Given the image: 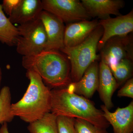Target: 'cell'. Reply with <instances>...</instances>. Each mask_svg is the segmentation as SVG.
Masks as SVG:
<instances>
[{"instance_id": "18", "label": "cell", "mask_w": 133, "mask_h": 133, "mask_svg": "<svg viewBox=\"0 0 133 133\" xmlns=\"http://www.w3.org/2000/svg\"><path fill=\"white\" fill-rule=\"evenodd\" d=\"M109 67L119 86L131 78L133 72V60L122 59L116 64Z\"/></svg>"}, {"instance_id": "9", "label": "cell", "mask_w": 133, "mask_h": 133, "mask_svg": "<svg viewBox=\"0 0 133 133\" xmlns=\"http://www.w3.org/2000/svg\"><path fill=\"white\" fill-rule=\"evenodd\" d=\"M39 18L43 24L47 35V44L44 50H61L64 47V23L57 17L44 10L41 12Z\"/></svg>"}, {"instance_id": "5", "label": "cell", "mask_w": 133, "mask_h": 133, "mask_svg": "<svg viewBox=\"0 0 133 133\" xmlns=\"http://www.w3.org/2000/svg\"><path fill=\"white\" fill-rule=\"evenodd\" d=\"M19 36L17 52L23 57L37 55L45 50L47 37L44 26L40 18L17 27Z\"/></svg>"}, {"instance_id": "16", "label": "cell", "mask_w": 133, "mask_h": 133, "mask_svg": "<svg viewBox=\"0 0 133 133\" xmlns=\"http://www.w3.org/2000/svg\"><path fill=\"white\" fill-rule=\"evenodd\" d=\"M19 36L17 28L5 15L0 4V42L9 46L16 45Z\"/></svg>"}, {"instance_id": "4", "label": "cell", "mask_w": 133, "mask_h": 133, "mask_svg": "<svg viewBox=\"0 0 133 133\" xmlns=\"http://www.w3.org/2000/svg\"><path fill=\"white\" fill-rule=\"evenodd\" d=\"M103 33V28L99 24L83 43L72 48L64 47L60 50L70 62L72 83L78 81L90 65L100 58L97 51Z\"/></svg>"}, {"instance_id": "25", "label": "cell", "mask_w": 133, "mask_h": 133, "mask_svg": "<svg viewBox=\"0 0 133 133\" xmlns=\"http://www.w3.org/2000/svg\"><path fill=\"white\" fill-rule=\"evenodd\" d=\"M2 79V71L1 68L0 66V86L1 83Z\"/></svg>"}, {"instance_id": "12", "label": "cell", "mask_w": 133, "mask_h": 133, "mask_svg": "<svg viewBox=\"0 0 133 133\" xmlns=\"http://www.w3.org/2000/svg\"><path fill=\"white\" fill-rule=\"evenodd\" d=\"M99 64L97 61L92 63L77 82L71 83L66 87L70 91L87 98L92 97L97 90L99 81Z\"/></svg>"}, {"instance_id": "2", "label": "cell", "mask_w": 133, "mask_h": 133, "mask_svg": "<svg viewBox=\"0 0 133 133\" xmlns=\"http://www.w3.org/2000/svg\"><path fill=\"white\" fill-rule=\"evenodd\" d=\"M22 65L27 70L37 73L52 87L65 88L72 83L70 62L59 51L44 50L37 55L23 57Z\"/></svg>"}, {"instance_id": "17", "label": "cell", "mask_w": 133, "mask_h": 133, "mask_svg": "<svg viewBox=\"0 0 133 133\" xmlns=\"http://www.w3.org/2000/svg\"><path fill=\"white\" fill-rule=\"evenodd\" d=\"M28 129L30 133H58L57 116L48 113L40 119L30 123Z\"/></svg>"}, {"instance_id": "21", "label": "cell", "mask_w": 133, "mask_h": 133, "mask_svg": "<svg viewBox=\"0 0 133 133\" xmlns=\"http://www.w3.org/2000/svg\"><path fill=\"white\" fill-rule=\"evenodd\" d=\"M75 119L66 116H57L58 133H77L74 127Z\"/></svg>"}, {"instance_id": "6", "label": "cell", "mask_w": 133, "mask_h": 133, "mask_svg": "<svg viewBox=\"0 0 133 133\" xmlns=\"http://www.w3.org/2000/svg\"><path fill=\"white\" fill-rule=\"evenodd\" d=\"M42 2L43 10L57 17L64 23L69 24L91 19L78 0H43Z\"/></svg>"}, {"instance_id": "15", "label": "cell", "mask_w": 133, "mask_h": 133, "mask_svg": "<svg viewBox=\"0 0 133 133\" xmlns=\"http://www.w3.org/2000/svg\"><path fill=\"white\" fill-rule=\"evenodd\" d=\"M43 10L40 0H22L19 6L9 19L12 24L22 25L39 19Z\"/></svg>"}, {"instance_id": "11", "label": "cell", "mask_w": 133, "mask_h": 133, "mask_svg": "<svg viewBox=\"0 0 133 133\" xmlns=\"http://www.w3.org/2000/svg\"><path fill=\"white\" fill-rule=\"evenodd\" d=\"M99 25L98 20L83 21L72 23L65 27L64 47L72 48L80 44Z\"/></svg>"}, {"instance_id": "3", "label": "cell", "mask_w": 133, "mask_h": 133, "mask_svg": "<svg viewBox=\"0 0 133 133\" xmlns=\"http://www.w3.org/2000/svg\"><path fill=\"white\" fill-rule=\"evenodd\" d=\"M26 75L28 87L21 99L11 104V111L14 117L30 124L50 112L51 90L35 72L27 70Z\"/></svg>"}, {"instance_id": "22", "label": "cell", "mask_w": 133, "mask_h": 133, "mask_svg": "<svg viewBox=\"0 0 133 133\" xmlns=\"http://www.w3.org/2000/svg\"><path fill=\"white\" fill-rule=\"evenodd\" d=\"M22 0H4L3 1V10L8 15L10 16L17 9Z\"/></svg>"}, {"instance_id": "8", "label": "cell", "mask_w": 133, "mask_h": 133, "mask_svg": "<svg viewBox=\"0 0 133 133\" xmlns=\"http://www.w3.org/2000/svg\"><path fill=\"white\" fill-rule=\"evenodd\" d=\"M99 22L103 29V35L98 45V50L100 51L109 38L116 36L127 35L133 32V9L127 15L100 20Z\"/></svg>"}, {"instance_id": "14", "label": "cell", "mask_w": 133, "mask_h": 133, "mask_svg": "<svg viewBox=\"0 0 133 133\" xmlns=\"http://www.w3.org/2000/svg\"><path fill=\"white\" fill-rule=\"evenodd\" d=\"M118 87L109 66L102 60H101L99 64L97 90L104 105L109 110L113 107L112 97Z\"/></svg>"}, {"instance_id": "1", "label": "cell", "mask_w": 133, "mask_h": 133, "mask_svg": "<svg viewBox=\"0 0 133 133\" xmlns=\"http://www.w3.org/2000/svg\"><path fill=\"white\" fill-rule=\"evenodd\" d=\"M50 92V112L56 116L83 119L102 128L109 127L102 110L88 99L70 91L66 87L54 89Z\"/></svg>"}, {"instance_id": "23", "label": "cell", "mask_w": 133, "mask_h": 133, "mask_svg": "<svg viewBox=\"0 0 133 133\" xmlns=\"http://www.w3.org/2000/svg\"><path fill=\"white\" fill-rule=\"evenodd\" d=\"M118 97H127L133 98V78L129 79L117 93Z\"/></svg>"}, {"instance_id": "7", "label": "cell", "mask_w": 133, "mask_h": 133, "mask_svg": "<svg viewBox=\"0 0 133 133\" xmlns=\"http://www.w3.org/2000/svg\"><path fill=\"white\" fill-rule=\"evenodd\" d=\"M99 57L111 66L122 59L133 60V39L132 35L116 36L108 39L100 50Z\"/></svg>"}, {"instance_id": "24", "label": "cell", "mask_w": 133, "mask_h": 133, "mask_svg": "<svg viewBox=\"0 0 133 133\" xmlns=\"http://www.w3.org/2000/svg\"><path fill=\"white\" fill-rule=\"evenodd\" d=\"M0 133H9L7 123H5L2 124V126L0 128Z\"/></svg>"}, {"instance_id": "13", "label": "cell", "mask_w": 133, "mask_h": 133, "mask_svg": "<svg viewBox=\"0 0 133 133\" xmlns=\"http://www.w3.org/2000/svg\"><path fill=\"white\" fill-rule=\"evenodd\" d=\"M81 2L91 18L101 20L110 18L111 15H121L120 10L125 5L122 0H82Z\"/></svg>"}, {"instance_id": "10", "label": "cell", "mask_w": 133, "mask_h": 133, "mask_svg": "<svg viewBox=\"0 0 133 133\" xmlns=\"http://www.w3.org/2000/svg\"><path fill=\"white\" fill-rule=\"evenodd\" d=\"M101 108L106 120L112 127L114 133H133V101L127 106L118 108L113 112L104 105Z\"/></svg>"}, {"instance_id": "20", "label": "cell", "mask_w": 133, "mask_h": 133, "mask_svg": "<svg viewBox=\"0 0 133 133\" xmlns=\"http://www.w3.org/2000/svg\"><path fill=\"white\" fill-rule=\"evenodd\" d=\"M74 127L77 133H108L106 129L95 126L83 119H75Z\"/></svg>"}, {"instance_id": "19", "label": "cell", "mask_w": 133, "mask_h": 133, "mask_svg": "<svg viewBox=\"0 0 133 133\" xmlns=\"http://www.w3.org/2000/svg\"><path fill=\"white\" fill-rule=\"evenodd\" d=\"M11 94L9 87H3L0 91V124L12 121L14 116L11 111Z\"/></svg>"}]
</instances>
